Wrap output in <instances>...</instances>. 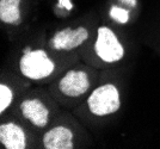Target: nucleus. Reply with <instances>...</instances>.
<instances>
[{"label":"nucleus","instance_id":"obj_2","mask_svg":"<svg viewBox=\"0 0 160 149\" xmlns=\"http://www.w3.org/2000/svg\"><path fill=\"white\" fill-rule=\"evenodd\" d=\"M53 61L48 59L44 50H35L29 54H24L20 59V70L27 78L40 80L42 78H47L53 73Z\"/></svg>","mask_w":160,"mask_h":149},{"label":"nucleus","instance_id":"obj_14","mask_svg":"<svg viewBox=\"0 0 160 149\" xmlns=\"http://www.w3.org/2000/svg\"><path fill=\"white\" fill-rule=\"evenodd\" d=\"M29 53H31V49L28 47V48H25V49H24V54H29Z\"/></svg>","mask_w":160,"mask_h":149},{"label":"nucleus","instance_id":"obj_11","mask_svg":"<svg viewBox=\"0 0 160 149\" xmlns=\"http://www.w3.org/2000/svg\"><path fill=\"white\" fill-rule=\"evenodd\" d=\"M110 17L120 24H126L129 19V12L126 8L118 6H112L110 10Z\"/></svg>","mask_w":160,"mask_h":149},{"label":"nucleus","instance_id":"obj_7","mask_svg":"<svg viewBox=\"0 0 160 149\" xmlns=\"http://www.w3.org/2000/svg\"><path fill=\"white\" fill-rule=\"evenodd\" d=\"M0 142L7 149H24L27 146L23 129L14 123H7L0 127Z\"/></svg>","mask_w":160,"mask_h":149},{"label":"nucleus","instance_id":"obj_8","mask_svg":"<svg viewBox=\"0 0 160 149\" xmlns=\"http://www.w3.org/2000/svg\"><path fill=\"white\" fill-rule=\"evenodd\" d=\"M23 116L29 119L33 125L43 128L48 123V108L38 99L24 100L20 105Z\"/></svg>","mask_w":160,"mask_h":149},{"label":"nucleus","instance_id":"obj_3","mask_svg":"<svg viewBox=\"0 0 160 149\" xmlns=\"http://www.w3.org/2000/svg\"><path fill=\"white\" fill-rule=\"evenodd\" d=\"M94 51L105 62L118 61L124 55L123 47L116 35L107 26H100L98 29V38L94 44Z\"/></svg>","mask_w":160,"mask_h":149},{"label":"nucleus","instance_id":"obj_12","mask_svg":"<svg viewBox=\"0 0 160 149\" xmlns=\"http://www.w3.org/2000/svg\"><path fill=\"white\" fill-rule=\"evenodd\" d=\"M73 4L71 0H59V4H58V8H66L67 11L72 10Z\"/></svg>","mask_w":160,"mask_h":149},{"label":"nucleus","instance_id":"obj_4","mask_svg":"<svg viewBox=\"0 0 160 149\" xmlns=\"http://www.w3.org/2000/svg\"><path fill=\"white\" fill-rule=\"evenodd\" d=\"M88 37V32L85 27L80 26L77 30H72L67 27L62 31H59L52 40V47L56 50H71L79 47L86 41Z\"/></svg>","mask_w":160,"mask_h":149},{"label":"nucleus","instance_id":"obj_6","mask_svg":"<svg viewBox=\"0 0 160 149\" xmlns=\"http://www.w3.org/2000/svg\"><path fill=\"white\" fill-rule=\"evenodd\" d=\"M73 134L65 127H56L46 132L43 136V144L46 149H72Z\"/></svg>","mask_w":160,"mask_h":149},{"label":"nucleus","instance_id":"obj_1","mask_svg":"<svg viewBox=\"0 0 160 149\" xmlns=\"http://www.w3.org/2000/svg\"><path fill=\"white\" fill-rule=\"evenodd\" d=\"M90 111L97 116H105L116 112L120 108V94L113 85H103L96 88L88 100Z\"/></svg>","mask_w":160,"mask_h":149},{"label":"nucleus","instance_id":"obj_5","mask_svg":"<svg viewBox=\"0 0 160 149\" xmlns=\"http://www.w3.org/2000/svg\"><path fill=\"white\" fill-rule=\"evenodd\" d=\"M90 86L85 72H68L60 81V91L68 97H79L84 94Z\"/></svg>","mask_w":160,"mask_h":149},{"label":"nucleus","instance_id":"obj_9","mask_svg":"<svg viewBox=\"0 0 160 149\" xmlns=\"http://www.w3.org/2000/svg\"><path fill=\"white\" fill-rule=\"evenodd\" d=\"M19 2L20 0H0V19L18 25L20 23Z\"/></svg>","mask_w":160,"mask_h":149},{"label":"nucleus","instance_id":"obj_13","mask_svg":"<svg viewBox=\"0 0 160 149\" xmlns=\"http://www.w3.org/2000/svg\"><path fill=\"white\" fill-rule=\"evenodd\" d=\"M123 4H127V5H130V6L135 7L136 6V0H120Z\"/></svg>","mask_w":160,"mask_h":149},{"label":"nucleus","instance_id":"obj_10","mask_svg":"<svg viewBox=\"0 0 160 149\" xmlns=\"http://www.w3.org/2000/svg\"><path fill=\"white\" fill-rule=\"evenodd\" d=\"M0 112L2 113L5 111V108L11 104L12 102V92L11 89L7 87L6 85H0Z\"/></svg>","mask_w":160,"mask_h":149}]
</instances>
